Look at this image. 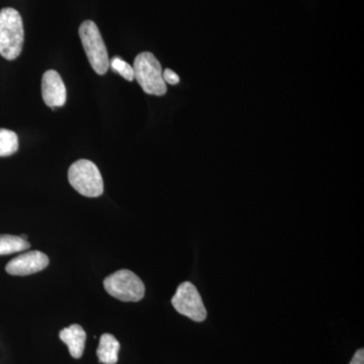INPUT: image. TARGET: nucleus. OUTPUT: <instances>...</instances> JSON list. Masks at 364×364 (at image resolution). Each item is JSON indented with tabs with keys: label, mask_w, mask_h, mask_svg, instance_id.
Segmentation results:
<instances>
[{
	"label": "nucleus",
	"mask_w": 364,
	"mask_h": 364,
	"mask_svg": "<svg viewBox=\"0 0 364 364\" xmlns=\"http://www.w3.org/2000/svg\"><path fill=\"white\" fill-rule=\"evenodd\" d=\"M79 37L93 70L98 75H105L109 67V53L97 26L92 21H83L79 28Z\"/></svg>",
	"instance_id": "obj_3"
},
{
	"label": "nucleus",
	"mask_w": 364,
	"mask_h": 364,
	"mask_svg": "<svg viewBox=\"0 0 364 364\" xmlns=\"http://www.w3.org/2000/svg\"><path fill=\"white\" fill-rule=\"evenodd\" d=\"M18 150V135L14 131L0 129V157L11 156Z\"/></svg>",
	"instance_id": "obj_12"
},
{
	"label": "nucleus",
	"mask_w": 364,
	"mask_h": 364,
	"mask_svg": "<svg viewBox=\"0 0 364 364\" xmlns=\"http://www.w3.org/2000/svg\"><path fill=\"white\" fill-rule=\"evenodd\" d=\"M109 66L112 67V70L119 73L126 80L133 81L135 79L133 67L127 63L121 57L114 56V58H112L109 61Z\"/></svg>",
	"instance_id": "obj_13"
},
{
	"label": "nucleus",
	"mask_w": 364,
	"mask_h": 364,
	"mask_svg": "<svg viewBox=\"0 0 364 364\" xmlns=\"http://www.w3.org/2000/svg\"><path fill=\"white\" fill-rule=\"evenodd\" d=\"M171 303L177 312L195 322H203L207 318V309L203 305L202 296L191 282H184L179 284Z\"/></svg>",
	"instance_id": "obj_6"
},
{
	"label": "nucleus",
	"mask_w": 364,
	"mask_h": 364,
	"mask_svg": "<svg viewBox=\"0 0 364 364\" xmlns=\"http://www.w3.org/2000/svg\"><path fill=\"white\" fill-rule=\"evenodd\" d=\"M350 364H364V350L358 349L354 354L353 358L350 361Z\"/></svg>",
	"instance_id": "obj_15"
},
{
	"label": "nucleus",
	"mask_w": 364,
	"mask_h": 364,
	"mask_svg": "<svg viewBox=\"0 0 364 364\" xmlns=\"http://www.w3.org/2000/svg\"><path fill=\"white\" fill-rule=\"evenodd\" d=\"M104 286L107 294L122 301L136 303L145 296V286L142 280L128 269L119 270L109 275L105 279Z\"/></svg>",
	"instance_id": "obj_5"
},
{
	"label": "nucleus",
	"mask_w": 364,
	"mask_h": 364,
	"mask_svg": "<svg viewBox=\"0 0 364 364\" xmlns=\"http://www.w3.org/2000/svg\"><path fill=\"white\" fill-rule=\"evenodd\" d=\"M31 247L28 240H23L20 236L13 235H0V255H9Z\"/></svg>",
	"instance_id": "obj_11"
},
{
	"label": "nucleus",
	"mask_w": 364,
	"mask_h": 364,
	"mask_svg": "<svg viewBox=\"0 0 364 364\" xmlns=\"http://www.w3.org/2000/svg\"><path fill=\"white\" fill-rule=\"evenodd\" d=\"M119 343L114 335L105 333L100 339L97 351L98 361L104 364H116L119 359Z\"/></svg>",
	"instance_id": "obj_10"
},
{
	"label": "nucleus",
	"mask_w": 364,
	"mask_h": 364,
	"mask_svg": "<svg viewBox=\"0 0 364 364\" xmlns=\"http://www.w3.org/2000/svg\"><path fill=\"white\" fill-rule=\"evenodd\" d=\"M20 237L21 239H23V240H26V239H28V236H26V235H21Z\"/></svg>",
	"instance_id": "obj_16"
},
{
	"label": "nucleus",
	"mask_w": 364,
	"mask_h": 364,
	"mask_svg": "<svg viewBox=\"0 0 364 364\" xmlns=\"http://www.w3.org/2000/svg\"><path fill=\"white\" fill-rule=\"evenodd\" d=\"M49 265V257L41 251H30L21 254L9 261L6 267V272L11 275L26 277L44 270Z\"/></svg>",
	"instance_id": "obj_7"
},
{
	"label": "nucleus",
	"mask_w": 364,
	"mask_h": 364,
	"mask_svg": "<svg viewBox=\"0 0 364 364\" xmlns=\"http://www.w3.org/2000/svg\"><path fill=\"white\" fill-rule=\"evenodd\" d=\"M163 79H164L165 83L168 85H176L179 83V76L177 75L176 72L170 70V69H165L162 73Z\"/></svg>",
	"instance_id": "obj_14"
},
{
	"label": "nucleus",
	"mask_w": 364,
	"mask_h": 364,
	"mask_svg": "<svg viewBox=\"0 0 364 364\" xmlns=\"http://www.w3.org/2000/svg\"><path fill=\"white\" fill-rule=\"evenodd\" d=\"M133 69L136 80L147 95L161 97L167 92L161 64L152 53L139 54L134 61Z\"/></svg>",
	"instance_id": "obj_2"
},
{
	"label": "nucleus",
	"mask_w": 364,
	"mask_h": 364,
	"mask_svg": "<svg viewBox=\"0 0 364 364\" xmlns=\"http://www.w3.org/2000/svg\"><path fill=\"white\" fill-rule=\"evenodd\" d=\"M25 31L20 13L13 7L0 11V55L13 61L23 51Z\"/></svg>",
	"instance_id": "obj_1"
},
{
	"label": "nucleus",
	"mask_w": 364,
	"mask_h": 364,
	"mask_svg": "<svg viewBox=\"0 0 364 364\" xmlns=\"http://www.w3.org/2000/svg\"><path fill=\"white\" fill-rule=\"evenodd\" d=\"M59 337L68 346L72 358L78 359L82 356L85 348L86 333L80 325L73 324L64 328L60 331Z\"/></svg>",
	"instance_id": "obj_9"
},
{
	"label": "nucleus",
	"mask_w": 364,
	"mask_h": 364,
	"mask_svg": "<svg viewBox=\"0 0 364 364\" xmlns=\"http://www.w3.org/2000/svg\"><path fill=\"white\" fill-rule=\"evenodd\" d=\"M68 179L72 188L81 196L98 198L104 193V179L95 163L80 159L71 165Z\"/></svg>",
	"instance_id": "obj_4"
},
{
	"label": "nucleus",
	"mask_w": 364,
	"mask_h": 364,
	"mask_svg": "<svg viewBox=\"0 0 364 364\" xmlns=\"http://www.w3.org/2000/svg\"><path fill=\"white\" fill-rule=\"evenodd\" d=\"M42 97L45 104L52 107V109L63 107L66 104V86L58 72H45L42 77Z\"/></svg>",
	"instance_id": "obj_8"
}]
</instances>
